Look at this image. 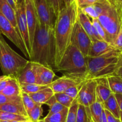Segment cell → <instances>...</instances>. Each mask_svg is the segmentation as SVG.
<instances>
[{
    "label": "cell",
    "instance_id": "6da1fadb",
    "mask_svg": "<svg viewBox=\"0 0 122 122\" xmlns=\"http://www.w3.org/2000/svg\"><path fill=\"white\" fill-rule=\"evenodd\" d=\"M56 55L55 27L47 25L38 20L31 45L30 61L55 70Z\"/></svg>",
    "mask_w": 122,
    "mask_h": 122
},
{
    "label": "cell",
    "instance_id": "7a4b0ae2",
    "mask_svg": "<svg viewBox=\"0 0 122 122\" xmlns=\"http://www.w3.org/2000/svg\"><path fill=\"white\" fill-rule=\"evenodd\" d=\"M78 8L75 1L70 6L64 7L56 17L55 25L56 45V66L71 44L72 31L77 20Z\"/></svg>",
    "mask_w": 122,
    "mask_h": 122
},
{
    "label": "cell",
    "instance_id": "3957f363",
    "mask_svg": "<svg viewBox=\"0 0 122 122\" xmlns=\"http://www.w3.org/2000/svg\"><path fill=\"white\" fill-rule=\"evenodd\" d=\"M86 57L78 48L71 44L55 70L62 72L64 76L84 81L87 72Z\"/></svg>",
    "mask_w": 122,
    "mask_h": 122
},
{
    "label": "cell",
    "instance_id": "277c9868",
    "mask_svg": "<svg viewBox=\"0 0 122 122\" xmlns=\"http://www.w3.org/2000/svg\"><path fill=\"white\" fill-rule=\"evenodd\" d=\"M98 21L104 28L108 43L113 46L122 24V7L117 0H108Z\"/></svg>",
    "mask_w": 122,
    "mask_h": 122
},
{
    "label": "cell",
    "instance_id": "5b68a950",
    "mask_svg": "<svg viewBox=\"0 0 122 122\" xmlns=\"http://www.w3.org/2000/svg\"><path fill=\"white\" fill-rule=\"evenodd\" d=\"M121 51V50H116L102 56H87V72L86 81L108 77L113 75Z\"/></svg>",
    "mask_w": 122,
    "mask_h": 122
},
{
    "label": "cell",
    "instance_id": "8992f818",
    "mask_svg": "<svg viewBox=\"0 0 122 122\" xmlns=\"http://www.w3.org/2000/svg\"><path fill=\"white\" fill-rule=\"evenodd\" d=\"M28 62L10 47L0 33V67L4 75L17 77Z\"/></svg>",
    "mask_w": 122,
    "mask_h": 122
},
{
    "label": "cell",
    "instance_id": "52a82bcc",
    "mask_svg": "<svg viewBox=\"0 0 122 122\" xmlns=\"http://www.w3.org/2000/svg\"><path fill=\"white\" fill-rule=\"evenodd\" d=\"M0 33L7 37L16 47L21 50L24 55L29 58V53L21 37L11 22L0 11Z\"/></svg>",
    "mask_w": 122,
    "mask_h": 122
},
{
    "label": "cell",
    "instance_id": "ba28073f",
    "mask_svg": "<svg viewBox=\"0 0 122 122\" xmlns=\"http://www.w3.org/2000/svg\"><path fill=\"white\" fill-rule=\"evenodd\" d=\"M92 43L91 38L77 20L72 31L71 44L78 48L84 56H87Z\"/></svg>",
    "mask_w": 122,
    "mask_h": 122
},
{
    "label": "cell",
    "instance_id": "9c48e42d",
    "mask_svg": "<svg viewBox=\"0 0 122 122\" xmlns=\"http://www.w3.org/2000/svg\"><path fill=\"white\" fill-rule=\"evenodd\" d=\"M16 17L17 21V27L19 32L20 34L21 37L26 46L27 50L29 53V56H30V43L29 38V29H28V23L26 20L25 13V5L24 3L16 5ZM30 59V57H29Z\"/></svg>",
    "mask_w": 122,
    "mask_h": 122
},
{
    "label": "cell",
    "instance_id": "30bf717a",
    "mask_svg": "<svg viewBox=\"0 0 122 122\" xmlns=\"http://www.w3.org/2000/svg\"><path fill=\"white\" fill-rule=\"evenodd\" d=\"M38 20L41 23L55 27L56 16L46 0H34Z\"/></svg>",
    "mask_w": 122,
    "mask_h": 122
},
{
    "label": "cell",
    "instance_id": "8fae6325",
    "mask_svg": "<svg viewBox=\"0 0 122 122\" xmlns=\"http://www.w3.org/2000/svg\"><path fill=\"white\" fill-rule=\"evenodd\" d=\"M25 5L26 17L28 29H29L30 48H31L37 20H38V17H37V11L35 7L34 0H25Z\"/></svg>",
    "mask_w": 122,
    "mask_h": 122
},
{
    "label": "cell",
    "instance_id": "7c38bea8",
    "mask_svg": "<svg viewBox=\"0 0 122 122\" xmlns=\"http://www.w3.org/2000/svg\"><path fill=\"white\" fill-rule=\"evenodd\" d=\"M36 70V83L39 85L49 86L55 77V74L52 69L41 64L35 62Z\"/></svg>",
    "mask_w": 122,
    "mask_h": 122
},
{
    "label": "cell",
    "instance_id": "4fadbf2b",
    "mask_svg": "<svg viewBox=\"0 0 122 122\" xmlns=\"http://www.w3.org/2000/svg\"><path fill=\"white\" fill-rule=\"evenodd\" d=\"M116 49L108 42L104 40L92 41L87 56L89 57H98L106 55Z\"/></svg>",
    "mask_w": 122,
    "mask_h": 122
},
{
    "label": "cell",
    "instance_id": "5bb4252c",
    "mask_svg": "<svg viewBox=\"0 0 122 122\" xmlns=\"http://www.w3.org/2000/svg\"><path fill=\"white\" fill-rule=\"evenodd\" d=\"M81 82L83 81L74 79L68 76H64L53 81L49 85V87L52 89L55 93L65 92L70 87L77 85Z\"/></svg>",
    "mask_w": 122,
    "mask_h": 122
},
{
    "label": "cell",
    "instance_id": "9a60e30c",
    "mask_svg": "<svg viewBox=\"0 0 122 122\" xmlns=\"http://www.w3.org/2000/svg\"><path fill=\"white\" fill-rule=\"evenodd\" d=\"M16 78L19 83H36V70L35 62L29 61Z\"/></svg>",
    "mask_w": 122,
    "mask_h": 122
},
{
    "label": "cell",
    "instance_id": "2e32d148",
    "mask_svg": "<svg viewBox=\"0 0 122 122\" xmlns=\"http://www.w3.org/2000/svg\"><path fill=\"white\" fill-rule=\"evenodd\" d=\"M97 82L96 88L97 99L103 103L112 94L111 89L109 86L107 77H102L95 79Z\"/></svg>",
    "mask_w": 122,
    "mask_h": 122
},
{
    "label": "cell",
    "instance_id": "e0dca14e",
    "mask_svg": "<svg viewBox=\"0 0 122 122\" xmlns=\"http://www.w3.org/2000/svg\"><path fill=\"white\" fill-rule=\"evenodd\" d=\"M0 11L11 22L15 29L19 33L16 21V11L10 5L7 0H0Z\"/></svg>",
    "mask_w": 122,
    "mask_h": 122
},
{
    "label": "cell",
    "instance_id": "ac0fdd59",
    "mask_svg": "<svg viewBox=\"0 0 122 122\" xmlns=\"http://www.w3.org/2000/svg\"><path fill=\"white\" fill-rule=\"evenodd\" d=\"M22 92L20 83L16 77L13 76L1 93L7 97H19Z\"/></svg>",
    "mask_w": 122,
    "mask_h": 122
},
{
    "label": "cell",
    "instance_id": "d6986e66",
    "mask_svg": "<svg viewBox=\"0 0 122 122\" xmlns=\"http://www.w3.org/2000/svg\"><path fill=\"white\" fill-rule=\"evenodd\" d=\"M77 20L78 22L80 23L82 28L84 29L86 32L89 35L90 38H91L92 41H97L95 38L92 32V27L93 25L92 23V21L90 20V17L86 15L84 12H83V10L80 8H78V16H77Z\"/></svg>",
    "mask_w": 122,
    "mask_h": 122
},
{
    "label": "cell",
    "instance_id": "ffe728a7",
    "mask_svg": "<svg viewBox=\"0 0 122 122\" xmlns=\"http://www.w3.org/2000/svg\"><path fill=\"white\" fill-rule=\"evenodd\" d=\"M0 111L17 114L28 117L23 103L22 102H7L0 104Z\"/></svg>",
    "mask_w": 122,
    "mask_h": 122
},
{
    "label": "cell",
    "instance_id": "44dd1931",
    "mask_svg": "<svg viewBox=\"0 0 122 122\" xmlns=\"http://www.w3.org/2000/svg\"><path fill=\"white\" fill-rule=\"evenodd\" d=\"M55 93L50 87L37 92L36 93L29 94L36 104H45L53 96Z\"/></svg>",
    "mask_w": 122,
    "mask_h": 122
},
{
    "label": "cell",
    "instance_id": "7402d4cb",
    "mask_svg": "<svg viewBox=\"0 0 122 122\" xmlns=\"http://www.w3.org/2000/svg\"><path fill=\"white\" fill-rule=\"evenodd\" d=\"M107 1L108 0H105L101 3H98L93 5H89L85 8H83L81 10L90 18L98 19L102 13Z\"/></svg>",
    "mask_w": 122,
    "mask_h": 122
},
{
    "label": "cell",
    "instance_id": "603a6c76",
    "mask_svg": "<svg viewBox=\"0 0 122 122\" xmlns=\"http://www.w3.org/2000/svg\"><path fill=\"white\" fill-rule=\"evenodd\" d=\"M102 105L105 110H108L110 112H111L115 117L120 118V110L117 99L115 97V94L112 93L110 97L102 103Z\"/></svg>",
    "mask_w": 122,
    "mask_h": 122
},
{
    "label": "cell",
    "instance_id": "cb8c5ba5",
    "mask_svg": "<svg viewBox=\"0 0 122 122\" xmlns=\"http://www.w3.org/2000/svg\"><path fill=\"white\" fill-rule=\"evenodd\" d=\"M97 86V82L95 79L86 81V99L89 103V106H90L97 100V94H96Z\"/></svg>",
    "mask_w": 122,
    "mask_h": 122
},
{
    "label": "cell",
    "instance_id": "d4e9b609",
    "mask_svg": "<svg viewBox=\"0 0 122 122\" xmlns=\"http://www.w3.org/2000/svg\"><path fill=\"white\" fill-rule=\"evenodd\" d=\"M109 86L114 94L122 95V78L116 75L107 77Z\"/></svg>",
    "mask_w": 122,
    "mask_h": 122
},
{
    "label": "cell",
    "instance_id": "484cf974",
    "mask_svg": "<svg viewBox=\"0 0 122 122\" xmlns=\"http://www.w3.org/2000/svg\"><path fill=\"white\" fill-rule=\"evenodd\" d=\"M91 111L92 120L93 122H101L102 117V114L104 110L102 103L98 99L90 106Z\"/></svg>",
    "mask_w": 122,
    "mask_h": 122
},
{
    "label": "cell",
    "instance_id": "4316f807",
    "mask_svg": "<svg viewBox=\"0 0 122 122\" xmlns=\"http://www.w3.org/2000/svg\"><path fill=\"white\" fill-rule=\"evenodd\" d=\"M69 108L66 107L62 111L43 118L45 122H66Z\"/></svg>",
    "mask_w": 122,
    "mask_h": 122
},
{
    "label": "cell",
    "instance_id": "83f0119b",
    "mask_svg": "<svg viewBox=\"0 0 122 122\" xmlns=\"http://www.w3.org/2000/svg\"><path fill=\"white\" fill-rule=\"evenodd\" d=\"M45 104L47 105L49 107V111L46 116H50L51 115L56 114L57 112L62 111L65 108V107L60 104L56 99L55 96H53Z\"/></svg>",
    "mask_w": 122,
    "mask_h": 122
},
{
    "label": "cell",
    "instance_id": "f1b7e54d",
    "mask_svg": "<svg viewBox=\"0 0 122 122\" xmlns=\"http://www.w3.org/2000/svg\"><path fill=\"white\" fill-rule=\"evenodd\" d=\"M20 84L22 92L28 93V94L36 93L40 90H43L47 87H49V86L39 85L36 83H20Z\"/></svg>",
    "mask_w": 122,
    "mask_h": 122
},
{
    "label": "cell",
    "instance_id": "f546056e",
    "mask_svg": "<svg viewBox=\"0 0 122 122\" xmlns=\"http://www.w3.org/2000/svg\"><path fill=\"white\" fill-rule=\"evenodd\" d=\"M29 119L28 117L22 115L17 114L11 113V112H5V111H0V120L11 121L17 120L22 121L25 120Z\"/></svg>",
    "mask_w": 122,
    "mask_h": 122
},
{
    "label": "cell",
    "instance_id": "4dcf8cb0",
    "mask_svg": "<svg viewBox=\"0 0 122 122\" xmlns=\"http://www.w3.org/2000/svg\"><path fill=\"white\" fill-rule=\"evenodd\" d=\"M43 114V108L41 104H36L34 107L27 113L28 118L32 122H38Z\"/></svg>",
    "mask_w": 122,
    "mask_h": 122
},
{
    "label": "cell",
    "instance_id": "1f68e13d",
    "mask_svg": "<svg viewBox=\"0 0 122 122\" xmlns=\"http://www.w3.org/2000/svg\"><path fill=\"white\" fill-rule=\"evenodd\" d=\"M56 100L64 107L70 108L74 99L66 94L65 92L55 93L54 94Z\"/></svg>",
    "mask_w": 122,
    "mask_h": 122
},
{
    "label": "cell",
    "instance_id": "d6a6232c",
    "mask_svg": "<svg viewBox=\"0 0 122 122\" xmlns=\"http://www.w3.org/2000/svg\"><path fill=\"white\" fill-rule=\"evenodd\" d=\"M78 104L77 99H75L68 108L66 122H76Z\"/></svg>",
    "mask_w": 122,
    "mask_h": 122
},
{
    "label": "cell",
    "instance_id": "836d02e7",
    "mask_svg": "<svg viewBox=\"0 0 122 122\" xmlns=\"http://www.w3.org/2000/svg\"><path fill=\"white\" fill-rule=\"evenodd\" d=\"M92 120L89 117L87 112L86 107L81 104H78L76 122H91Z\"/></svg>",
    "mask_w": 122,
    "mask_h": 122
},
{
    "label": "cell",
    "instance_id": "e575fe53",
    "mask_svg": "<svg viewBox=\"0 0 122 122\" xmlns=\"http://www.w3.org/2000/svg\"><path fill=\"white\" fill-rule=\"evenodd\" d=\"M21 98H22V101L25 109L26 111V113H28L31 109L34 107L36 103L32 99V98L30 97L29 94L24 93V92H22Z\"/></svg>",
    "mask_w": 122,
    "mask_h": 122
},
{
    "label": "cell",
    "instance_id": "d590c367",
    "mask_svg": "<svg viewBox=\"0 0 122 122\" xmlns=\"http://www.w3.org/2000/svg\"><path fill=\"white\" fill-rule=\"evenodd\" d=\"M90 19L92 21V23L93 25L95 26V28H96L97 32L99 34V35L100 36V37H101L102 39L103 40L105 41L108 42L107 37L106 33H105L104 28H102L101 25L100 24L99 22L98 21V19H92L90 18Z\"/></svg>",
    "mask_w": 122,
    "mask_h": 122
},
{
    "label": "cell",
    "instance_id": "8d00e7d4",
    "mask_svg": "<svg viewBox=\"0 0 122 122\" xmlns=\"http://www.w3.org/2000/svg\"><path fill=\"white\" fill-rule=\"evenodd\" d=\"M85 81H84L81 82V83L77 84V85L71 87L68 89L65 92V93H66L67 95H68L69 97L72 98V99H76L77 96H78V93H79V91L80 90L81 87L82 86H83V84H84Z\"/></svg>",
    "mask_w": 122,
    "mask_h": 122
},
{
    "label": "cell",
    "instance_id": "74e56055",
    "mask_svg": "<svg viewBox=\"0 0 122 122\" xmlns=\"http://www.w3.org/2000/svg\"><path fill=\"white\" fill-rule=\"evenodd\" d=\"M46 1L53 9L55 15L57 17L60 10L64 7L62 0H46Z\"/></svg>",
    "mask_w": 122,
    "mask_h": 122
},
{
    "label": "cell",
    "instance_id": "f35d334b",
    "mask_svg": "<svg viewBox=\"0 0 122 122\" xmlns=\"http://www.w3.org/2000/svg\"><path fill=\"white\" fill-rule=\"evenodd\" d=\"M21 96L19 97H7L0 93V104L7 102H22Z\"/></svg>",
    "mask_w": 122,
    "mask_h": 122
},
{
    "label": "cell",
    "instance_id": "ab89813d",
    "mask_svg": "<svg viewBox=\"0 0 122 122\" xmlns=\"http://www.w3.org/2000/svg\"><path fill=\"white\" fill-rule=\"evenodd\" d=\"M105 0H76V4L78 8L82 9L89 5H93L98 3H101Z\"/></svg>",
    "mask_w": 122,
    "mask_h": 122
},
{
    "label": "cell",
    "instance_id": "60d3db41",
    "mask_svg": "<svg viewBox=\"0 0 122 122\" xmlns=\"http://www.w3.org/2000/svg\"><path fill=\"white\" fill-rule=\"evenodd\" d=\"M113 75H116L122 78V51H121L118 56V62L116 65V70Z\"/></svg>",
    "mask_w": 122,
    "mask_h": 122
},
{
    "label": "cell",
    "instance_id": "b9f144b4",
    "mask_svg": "<svg viewBox=\"0 0 122 122\" xmlns=\"http://www.w3.org/2000/svg\"><path fill=\"white\" fill-rule=\"evenodd\" d=\"M113 46L116 50L122 51V24L118 36L115 40Z\"/></svg>",
    "mask_w": 122,
    "mask_h": 122
},
{
    "label": "cell",
    "instance_id": "7bdbcfd3",
    "mask_svg": "<svg viewBox=\"0 0 122 122\" xmlns=\"http://www.w3.org/2000/svg\"><path fill=\"white\" fill-rule=\"evenodd\" d=\"M12 77V76H7V75L0 76V93L5 87L7 83H9Z\"/></svg>",
    "mask_w": 122,
    "mask_h": 122
},
{
    "label": "cell",
    "instance_id": "ee69618b",
    "mask_svg": "<svg viewBox=\"0 0 122 122\" xmlns=\"http://www.w3.org/2000/svg\"><path fill=\"white\" fill-rule=\"evenodd\" d=\"M104 110H105V109H104ZM105 114H106L107 119L108 122H121L120 118H117L116 117H115V116L109 111L105 110Z\"/></svg>",
    "mask_w": 122,
    "mask_h": 122
},
{
    "label": "cell",
    "instance_id": "f6af8a7d",
    "mask_svg": "<svg viewBox=\"0 0 122 122\" xmlns=\"http://www.w3.org/2000/svg\"><path fill=\"white\" fill-rule=\"evenodd\" d=\"M116 99H117V103H118V107L120 110L121 112H122V95L121 94H115Z\"/></svg>",
    "mask_w": 122,
    "mask_h": 122
},
{
    "label": "cell",
    "instance_id": "bcb514c9",
    "mask_svg": "<svg viewBox=\"0 0 122 122\" xmlns=\"http://www.w3.org/2000/svg\"><path fill=\"white\" fill-rule=\"evenodd\" d=\"M76 0H62V3L64 4V7L70 6Z\"/></svg>",
    "mask_w": 122,
    "mask_h": 122
},
{
    "label": "cell",
    "instance_id": "7dc6e473",
    "mask_svg": "<svg viewBox=\"0 0 122 122\" xmlns=\"http://www.w3.org/2000/svg\"><path fill=\"white\" fill-rule=\"evenodd\" d=\"M7 1H8V2L9 3V4H10V5H11V6L13 7V9L15 11H16V8L17 7H16V3L15 2V1H14V0H7Z\"/></svg>",
    "mask_w": 122,
    "mask_h": 122
},
{
    "label": "cell",
    "instance_id": "c3c4849f",
    "mask_svg": "<svg viewBox=\"0 0 122 122\" xmlns=\"http://www.w3.org/2000/svg\"><path fill=\"white\" fill-rule=\"evenodd\" d=\"M25 0H16V5L24 3Z\"/></svg>",
    "mask_w": 122,
    "mask_h": 122
},
{
    "label": "cell",
    "instance_id": "681fc988",
    "mask_svg": "<svg viewBox=\"0 0 122 122\" xmlns=\"http://www.w3.org/2000/svg\"><path fill=\"white\" fill-rule=\"evenodd\" d=\"M19 122H32V121L30 120L29 119H27V120H22V121H20Z\"/></svg>",
    "mask_w": 122,
    "mask_h": 122
},
{
    "label": "cell",
    "instance_id": "f907efd6",
    "mask_svg": "<svg viewBox=\"0 0 122 122\" xmlns=\"http://www.w3.org/2000/svg\"><path fill=\"white\" fill-rule=\"evenodd\" d=\"M120 119L121 122H122V112L120 111Z\"/></svg>",
    "mask_w": 122,
    "mask_h": 122
},
{
    "label": "cell",
    "instance_id": "816d5d0a",
    "mask_svg": "<svg viewBox=\"0 0 122 122\" xmlns=\"http://www.w3.org/2000/svg\"><path fill=\"white\" fill-rule=\"evenodd\" d=\"M1 122H11L10 121H5V120H1Z\"/></svg>",
    "mask_w": 122,
    "mask_h": 122
},
{
    "label": "cell",
    "instance_id": "f5cc1de1",
    "mask_svg": "<svg viewBox=\"0 0 122 122\" xmlns=\"http://www.w3.org/2000/svg\"><path fill=\"white\" fill-rule=\"evenodd\" d=\"M38 122H44V120H43V119H42V120H40L39 121H38Z\"/></svg>",
    "mask_w": 122,
    "mask_h": 122
},
{
    "label": "cell",
    "instance_id": "db71d44e",
    "mask_svg": "<svg viewBox=\"0 0 122 122\" xmlns=\"http://www.w3.org/2000/svg\"><path fill=\"white\" fill-rule=\"evenodd\" d=\"M20 121H17V120H14V121H11V122H19Z\"/></svg>",
    "mask_w": 122,
    "mask_h": 122
},
{
    "label": "cell",
    "instance_id": "11a10c76",
    "mask_svg": "<svg viewBox=\"0 0 122 122\" xmlns=\"http://www.w3.org/2000/svg\"><path fill=\"white\" fill-rule=\"evenodd\" d=\"M14 1H15V2L16 3V0H14Z\"/></svg>",
    "mask_w": 122,
    "mask_h": 122
},
{
    "label": "cell",
    "instance_id": "9f6ffc18",
    "mask_svg": "<svg viewBox=\"0 0 122 122\" xmlns=\"http://www.w3.org/2000/svg\"><path fill=\"white\" fill-rule=\"evenodd\" d=\"M91 122H93V121H92H92H91Z\"/></svg>",
    "mask_w": 122,
    "mask_h": 122
},
{
    "label": "cell",
    "instance_id": "6f0895ef",
    "mask_svg": "<svg viewBox=\"0 0 122 122\" xmlns=\"http://www.w3.org/2000/svg\"><path fill=\"white\" fill-rule=\"evenodd\" d=\"M0 122H1V120H0Z\"/></svg>",
    "mask_w": 122,
    "mask_h": 122
}]
</instances>
